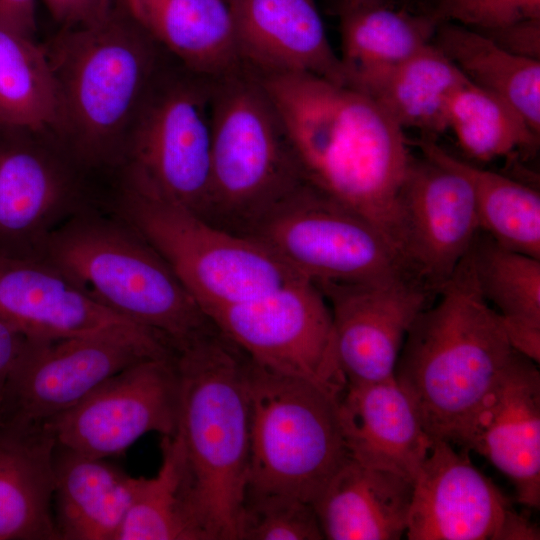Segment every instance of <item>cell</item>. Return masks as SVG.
Here are the masks:
<instances>
[{"label":"cell","mask_w":540,"mask_h":540,"mask_svg":"<svg viewBox=\"0 0 540 540\" xmlns=\"http://www.w3.org/2000/svg\"><path fill=\"white\" fill-rule=\"evenodd\" d=\"M45 50L62 99L59 136L84 162L124 155L137 114L170 54L123 0L96 23L61 28Z\"/></svg>","instance_id":"cell-4"},{"label":"cell","mask_w":540,"mask_h":540,"mask_svg":"<svg viewBox=\"0 0 540 540\" xmlns=\"http://www.w3.org/2000/svg\"><path fill=\"white\" fill-rule=\"evenodd\" d=\"M208 319L255 364L341 395L332 313L320 288L296 278L258 297L216 310Z\"/></svg>","instance_id":"cell-12"},{"label":"cell","mask_w":540,"mask_h":540,"mask_svg":"<svg viewBox=\"0 0 540 540\" xmlns=\"http://www.w3.org/2000/svg\"><path fill=\"white\" fill-rule=\"evenodd\" d=\"M176 433L205 540H240L249 462L248 357L217 329L175 351Z\"/></svg>","instance_id":"cell-3"},{"label":"cell","mask_w":540,"mask_h":540,"mask_svg":"<svg viewBox=\"0 0 540 540\" xmlns=\"http://www.w3.org/2000/svg\"><path fill=\"white\" fill-rule=\"evenodd\" d=\"M39 132L0 124V254L38 258L47 236L74 209L67 168Z\"/></svg>","instance_id":"cell-17"},{"label":"cell","mask_w":540,"mask_h":540,"mask_svg":"<svg viewBox=\"0 0 540 540\" xmlns=\"http://www.w3.org/2000/svg\"><path fill=\"white\" fill-rule=\"evenodd\" d=\"M332 313L335 352L347 385L395 377L405 338L428 306V292L410 275L318 286Z\"/></svg>","instance_id":"cell-15"},{"label":"cell","mask_w":540,"mask_h":540,"mask_svg":"<svg viewBox=\"0 0 540 540\" xmlns=\"http://www.w3.org/2000/svg\"><path fill=\"white\" fill-rule=\"evenodd\" d=\"M55 446L44 425L0 414V540H60L53 513Z\"/></svg>","instance_id":"cell-22"},{"label":"cell","mask_w":540,"mask_h":540,"mask_svg":"<svg viewBox=\"0 0 540 540\" xmlns=\"http://www.w3.org/2000/svg\"><path fill=\"white\" fill-rule=\"evenodd\" d=\"M254 72L280 114L304 183L366 218L400 258L399 199L413 159L405 131L348 86L306 73Z\"/></svg>","instance_id":"cell-1"},{"label":"cell","mask_w":540,"mask_h":540,"mask_svg":"<svg viewBox=\"0 0 540 540\" xmlns=\"http://www.w3.org/2000/svg\"><path fill=\"white\" fill-rule=\"evenodd\" d=\"M433 13L440 21L486 33L540 18V0H437Z\"/></svg>","instance_id":"cell-35"},{"label":"cell","mask_w":540,"mask_h":540,"mask_svg":"<svg viewBox=\"0 0 540 540\" xmlns=\"http://www.w3.org/2000/svg\"><path fill=\"white\" fill-rule=\"evenodd\" d=\"M38 258L174 350L215 330L165 260L126 221L75 213L47 236Z\"/></svg>","instance_id":"cell-5"},{"label":"cell","mask_w":540,"mask_h":540,"mask_svg":"<svg viewBox=\"0 0 540 540\" xmlns=\"http://www.w3.org/2000/svg\"><path fill=\"white\" fill-rule=\"evenodd\" d=\"M483 233V232H482ZM477 286L514 350L540 360V258L477 234L469 250Z\"/></svg>","instance_id":"cell-27"},{"label":"cell","mask_w":540,"mask_h":540,"mask_svg":"<svg viewBox=\"0 0 540 540\" xmlns=\"http://www.w3.org/2000/svg\"><path fill=\"white\" fill-rule=\"evenodd\" d=\"M26 342L27 337L23 333L0 319V403Z\"/></svg>","instance_id":"cell-39"},{"label":"cell","mask_w":540,"mask_h":540,"mask_svg":"<svg viewBox=\"0 0 540 540\" xmlns=\"http://www.w3.org/2000/svg\"><path fill=\"white\" fill-rule=\"evenodd\" d=\"M0 26L33 38L36 31V0H0Z\"/></svg>","instance_id":"cell-38"},{"label":"cell","mask_w":540,"mask_h":540,"mask_svg":"<svg viewBox=\"0 0 540 540\" xmlns=\"http://www.w3.org/2000/svg\"><path fill=\"white\" fill-rule=\"evenodd\" d=\"M433 43L472 84L510 105L540 133V60L512 54L486 35L441 21Z\"/></svg>","instance_id":"cell-28"},{"label":"cell","mask_w":540,"mask_h":540,"mask_svg":"<svg viewBox=\"0 0 540 540\" xmlns=\"http://www.w3.org/2000/svg\"><path fill=\"white\" fill-rule=\"evenodd\" d=\"M59 85L45 47L0 26V124L59 135Z\"/></svg>","instance_id":"cell-32"},{"label":"cell","mask_w":540,"mask_h":540,"mask_svg":"<svg viewBox=\"0 0 540 540\" xmlns=\"http://www.w3.org/2000/svg\"><path fill=\"white\" fill-rule=\"evenodd\" d=\"M53 513L60 540H116L131 505L137 477L105 458L56 444Z\"/></svg>","instance_id":"cell-24"},{"label":"cell","mask_w":540,"mask_h":540,"mask_svg":"<svg viewBox=\"0 0 540 540\" xmlns=\"http://www.w3.org/2000/svg\"><path fill=\"white\" fill-rule=\"evenodd\" d=\"M419 314L402 346L395 379L431 439L457 443L515 353L483 298L469 252Z\"/></svg>","instance_id":"cell-2"},{"label":"cell","mask_w":540,"mask_h":540,"mask_svg":"<svg viewBox=\"0 0 540 540\" xmlns=\"http://www.w3.org/2000/svg\"><path fill=\"white\" fill-rule=\"evenodd\" d=\"M466 81L432 42L390 71L366 95L404 131L417 130L431 139L447 131L448 102Z\"/></svg>","instance_id":"cell-30"},{"label":"cell","mask_w":540,"mask_h":540,"mask_svg":"<svg viewBox=\"0 0 540 540\" xmlns=\"http://www.w3.org/2000/svg\"><path fill=\"white\" fill-rule=\"evenodd\" d=\"M384 3L386 0H342L341 8H356Z\"/></svg>","instance_id":"cell-40"},{"label":"cell","mask_w":540,"mask_h":540,"mask_svg":"<svg viewBox=\"0 0 540 540\" xmlns=\"http://www.w3.org/2000/svg\"><path fill=\"white\" fill-rule=\"evenodd\" d=\"M459 445L485 457L510 479L518 501L540 506V372L516 352L485 396Z\"/></svg>","instance_id":"cell-18"},{"label":"cell","mask_w":540,"mask_h":540,"mask_svg":"<svg viewBox=\"0 0 540 540\" xmlns=\"http://www.w3.org/2000/svg\"><path fill=\"white\" fill-rule=\"evenodd\" d=\"M173 355L162 336L141 326L53 340L27 338L7 382L1 415L44 425L126 367Z\"/></svg>","instance_id":"cell-11"},{"label":"cell","mask_w":540,"mask_h":540,"mask_svg":"<svg viewBox=\"0 0 540 540\" xmlns=\"http://www.w3.org/2000/svg\"><path fill=\"white\" fill-rule=\"evenodd\" d=\"M119 0H43L61 28L96 23L115 8Z\"/></svg>","instance_id":"cell-36"},{"label":"cell","mask_w":540,"mask_h":540,"mask_svg":"<svg viewBox=\"0 0 540 540\" xmlns=\"http://www.w3.org/2000/svg\"><path fill=\"white\" fill-rule=\"evenodd\" d=\"M321 539L312 504L280 495L245 497L240 540Z\"/></svg>","instance_id":"cell-34"},{"label":"cell","mask_w":540,"mask_h":540,"mask_svg":"<svg viewBox=\"0 0 540 540\" xmlns=\"http://www.w3.org/2000/svg\"><path fill=\"white\" fill-rule=\"evenodd\" d=\"M249 462L246 496L280 495L314 504L349 457L340 395L267 370L248 358Z\"/></svg>","instance_id":"cell-7"},{"label":"cell","mask_w":540,"mask_h":540,"mask_svg":"<svg viewBox=\"0 0 540 540\" xmlns=\"http://www.w3.org/2000/svg\"><path fill=\"white\" fill-rule=\"evenodd\" d=\"M446 128L463 152L479 162L531 147L539 136L510 105L468 80L448 102Z\"/></svg>","instance_id":"cell-33"},{"label":"cell","mask_w":540,"mask_h":540,"mask_svg":"<svg viewBox=\"0 0 540 540\" xmlns=\"http://www.w3.org/2000/svg\"><path fill=\"white\" fill-rule=\"evenodd\" d=\"M120 208L124 221L160 254L207 318L302 278L257 240L127 184Z\"/></svg>","instance_id":"cell-8"},{"label":"cell","mask_w":540,"mask_h":540,"mask_svg":"<svg viewBox=\"0 0 540 540\" xmlns=\"http://www.w3.org/2000/svg\"><path fill=\"white\" fill-rule=\"evenodd\" d=\"M413 483L350 457L313 507L328 540H396L406 532Z\"/></svg>","instance_id":"cell-23"},{"label":"cell","mask_w":540,"mask_h":540,"mask_svg":"<svg viewBox=\"0 0 540 540\" xmlns=\"http://www.w3.org/2000/svg\"><path fill=\"white\" fill-rule=\"evenodd\" d=\"M243 235L317 286L412 276L372 223L307 184L274 205Z\"/></svg>","instance_id":"cell-10"},{"label":"cell","mask_w":540,"mask_h":540,"mask_svg":"<svg viewBox=\"0 0 540 540\" xmlns=\"http://www.w3.org/2000/svg\"><path fill=\"white\" fill-rule=\"evenodd\" d=\"M0 319L37 340L141 326L98 303L51 263L1 254Z\"/></svg>","instance_id":"cell-19"},{"label":"cell","mask_w":540,"mask_h":540,"mask_svg":"<svg viewBox=\"0 0 540 540\" xmlns=\"http://www.w3.org/2000/svg\"><path fill=\"white\" fill-rule=\"evenodd\" d=\"M409 540H538L539 529L451 443L432 439L413 480Z\"/></svg>","instance_id":"cell-14"},{"label":"cell","mask_w":540,"mask_h":540,"mask_svg":"<svg viewBox=\"0 0 540 540\" xmlns=\"http://www.w3.org/2000/svg\"><path fill=\"white\" fill-rule=\"evenodd\" d=\"M482 34L512 54L540 60V18L520 21Z\"/></svg>","instance_id":"cell-37"},{"label":"cell","mask_w":540,"mask_h":540,"mask_svg":"<svg viewBox=\"0 0 540 540\" xmlns=\"http://www.w3.org/2000/svg\"><path fill=\"white\" fill-rule=\"evenodd\" d=\"M423 156L450 167L470 185L480 231L511 250L540 258V195L532 187L459 159L423 137Z\"/></svg>","instance_id":"cell-29"},{"label":"cell","mask_w":540,"mask_h":540,"mask_svg":"<svg viewBox=\"0 0 540 540\" xmlns=\"http://www.w3.org/2000/svg\"><path fill=\"white\" fill-rule=\"evenodd\" d=\"M136 22L187 69L211 78L239 68L227 0H123Z\"/></svg>","instance_id":"cell-25"},{"label":"cell","mask_w":540,"mask_h":540,"mask_svg":"<svg viewBox=\"0 0 540 540\" xmlns=\"http://www.w3.org/2000/svg\"><path fill=\"white\" fill-rule=\"evenodd\" d=\"M440 19L386 3L340 9L345 86L367 94L384 76L433 42Z\"/></svg>","instance_id":"cell-26"},{"label":"cell","mask_w":540,"mask_h":540,"mask_svg":"<svg viewBox=\"0 0 540 540\" xmlns=\"http://www.w3.org/2000/svg\"><path fill=\"white\" fill-rule=\"evenodd\" d=\"M400 257L407 271L439 289L480 232L474 197L457 171L413 157L399 199Z\"/></svg>","instance_id":"cell-16"},{"label":"cell","mask_w":540,"mask_h":540,"mask_svg":"<svg viewBox=\"0 0 540 540\" xmlns=\"http://www.w3.org/2000/svg\"><path fill=\"white\" fill-rule=\"evenodd\" d=\"M210 130L204 218L243 235L305 183L276 106L245 64L213 78Z\"/></svg>","instance_id":"cell-6"},{"label":"cell","mask_w":540,"mask_h":540,"mask_svg":"<svg viewBox=\"0 0 540 540\" xmlns=\"http://www.w3.org/2000/svg\"><path fill=\"white\" fill-rule=\"evenodd\" d=\"M160 450L157 474L137 477L133 499L116 540H205L178 434L162 436Z\"/></svg>","instance_id":"cell-31"},{"label":"cell","mask_w":540,"mask_h":540,"mask_svg":"<svg viewBox=\"0 0 540 540\" xmlns=\"http://www.w3.org/2000/svg\"><path fill=\"white\" fill-rule=\"evenodd\" d=\"M338 418L350 458L413 483L432 439L415 404L395 377L346 385L338 399Z\"/></svg>","instance_id":"cell-21"},{"label":"cell","mask_w":540,"mask_h":540,"mask_svg":"<svg viewBox=\"0 0 540 540\" xmlns=\"http://www.w3.org/2000/svg\"><path fill=\"white\" fill-rule=\"evenodd\" d=\"M227 2L246 66L264 73H306L345 85L316 0Z\"/></svg>","instance_id":"cell-20"},{"label":"cell","mask_w":540,"mask_h":540,"mask_svg":"<svg viewBox=\"0 0 540 540\" xmlns=\"http://www.w3.org/2000/svg\"><path fill=\"white\" fill-rule=\"evenodd\" d=\"M213 78L172 56L154 80L130 131L126 184L204 218L210 187Z\"/></svg>","instance_id":"cell-9"},{"label":"cell","mask_w":540,"mask_h":540,"mask_svg":"<svg viewBox=\"0 0 540 540\" xmlns=\"http://www.w3.org/2000/svg\"><path fill=\"white\" fill-rule=\"evenodd\" d=\"M178 411L174 354L126 367L44 427L57 445L107 459L124 453L147 433L174 435Z\"/></svg>","instance_id":"cell-13"}]
</instances>
